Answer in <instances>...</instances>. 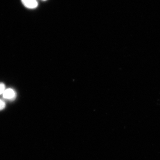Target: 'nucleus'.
I'll use <instances>...</instances> for the list:
<instances>
[{"label": "nucleus", "instance_id": "nucleus-1", "mask_svg": "<svg viewBox=\"0 0 160 160\" xmlns=\"http://www.w3.org/2000/svg\"><path fill=\"white\" fill-rule=\"evenodd\" d=\"M15 92L13 89H6L3 92V98L7 99H12L15 97Z\"/></svg>", "mask_w": 160, "mask_h": 160}, {"label": "nucleus", "instance_id": "nucleus-2", "mask_svg": "<svg viewBox=\"0 0 160 160\" xmlns=\"http://www.w3.org/2000/svg\"><path fill=\"white\" fill-rule=\"evenodd\" d=\"M22 2L24 5L29 9H34L38 5L36 0H22Z\"/></svg>", "mask_w": 160, "mask_h": 160}, {"label": "nucleus", "instance_id": "nucleus-3", "mask_svg": "<svg viewBox=\"0 0 160 160\" xmlns=\"http://www.w3.org/2000/svg\"><path fill=\"white\" fill-rule=\"evenodd\" d=\"M5 90V85L3 83H0V95L3 93Z\"/></svg>", "mask_w": 160, "mask_h": 160}, {"label": "nucleus", "instance_id": "nucleus-4", "mask_svg": "<svg viewBox=\"0 0 160 160\" xmlns=\"http://www.w3.org/2000/svg\"><path fill=\"white\" fill-rule=\"evenodd\" d=\"M6 107V104L4 101L0 100V110H2Z\"/></svg>", "mask_w": 160, "mask_h": 160}, {"label": "nucleus", "instance_id": "nucleus-5", "mask_svg": "<svg viewBox=\"0 0 160 160\" xmlns=\"http://www.w3.org/2000/svg\"><path fill=\"white\" fill-rule=\"evenodd\" d=\"M43 1H46V0H43Z\"/></svg>", "mask_w": 160, "mask_h": 160}]
</instances>
